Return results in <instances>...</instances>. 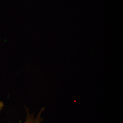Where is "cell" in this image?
<instances>
[{"label":"cell","instance_id":"2","mask_svg":"<svg viewBox=\"0 0 123 123\" xmlns=\"http://www.w3.org/2000/svg\"><path fill=\"white\" fill-rule=\"evenodd\" d=\"M4 107V104L3 102L0 101V110L2 109V108Z\"/></svg>","mask_w":123,"mask_h":123},{"label":"cell","instance_id":"1","mask_svg":"<svg viewBox=\"0 0 123 123\" xmlns=\"http://www.w3.org/2000/svg\"><path fill=\"white\" fill-rule=\"evenodd\" d=\"M26 117L25 122L23 123H41L43 120V118H42L41 115L45 110V108H42L37 115L35 116V114H30L27 109L26 107Z\"/></svg>","mask_w":123,"mask_h":123}]
</instances>
